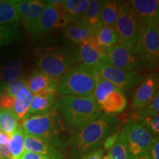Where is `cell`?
I'll use <instances>...</instances> for the list:
<instances>
[{
    "mask_svg": "<svg viewBox=\"0 0 159 159\" xmlns=\"http://www.w3.org/2000/svg\"><path fill=\"white\" fill-rule=\"evenodd\" d=\"M34 61L40 71L60 78L79 60L77 52L55 40L48 39L35 48Z\"/></svg>",
    "mask_w": 159,
    "mask_h": 159,
    "instance_id": "6da1fadb",
    "label": "cell"
},
{
    "mask_svg": "<svg viewBox=\"0 0 159 159\" xmlns=\"http://www.w3.org/2000/svg\"><path fill=\"white\" fill-rule=\"evenodd\" d=\"M116 120L113 116L101 114L94 122L81 129L75 138L71 149V159H80L96 150L116 129Z\"/></svg>",
    "mask_w": 159,
    "mask_h": 159,
    "instance_id": "7a4b0ae2",
    "label": "cell"
},
{
    "mask_svg": "<svg viewBox=\"0 0 159 159\" xmlns=\"http://www.w3.org/2000/svg\"><path fill=\"white\" fill-rule=\"evenodd\" d=\"M57 105L48 114L22 119V130L26 134L42 139L60 151H65L67 144L63 139V128L57 112Z\"/></svg>",
    "mask_w": 159,
    "mask_h": 159,
    "instance_id": "3957f363",
    "label": "cell"
},
{
    "mask_svg": "<svg viewBox=\"0 0 159 159\" xmlns=\"http://www.w3.org/2000/svg\"><path fill=\"white\" fill-rule=\"evenodd\" d=\"M61 106L66 122L75 128L82 129L102 113L93 96H63Z\"/></svg>",
    "mask_w": 159,
    "mask_h": 159,
    "instance_id": "277c9868",
    "label": "cell"
},
{
    "mask_svg": "<svg viewBox=\"0 0 159 159\" xmlns=\"http://www.w3.org/2000/svg\"><path fill=\"white\" fill-rule=\"evenodd\" d=\"M94 88V67L80 63L60 77L57 92L61 96L89 97L93 95Z\"/></svg>",
    "mask_w": 159,
    "mask_h": 159,
    "instance_id": "5b68a950",
    "label": "cell"
},
{
    "mask_svg": "<svg viewBox=\"0 0 159 159\" xmlns=\"http://www.w3.org/2000/svg\"><path fill=\"white\" fill-rule=\"evenodd\" d=\"M95 88L92 96L105 114H116L125 111L127 99L122 91L105 80L94 68Z\"/></svg>",
    "mask_w": 159,
    "mask_h": 159,
    "instance_id": "8992f818",
    "label": "cell"
},
{
    "mask_svg": "<svg viewBox=\"0 0 159 159\" xmlns=\"http://www.w3.org/2000/svg\"><path fill=\"white\" fill-rule=\"evenodd\" d=\"M141 63L148 69H156L159 63L158 23L144 25L133 48Z\"/></svg>",
    "mask_w": 159,
    "mask_h": 159,
    "instance_id": "52a82bcc",
    "label": "cell"
},
{
    "mask_svg": "<svg viewBox=\"0 0 159 159\" xmlns=\"http://www.w3.org/2000/svg\"><path fill=\"white\" fill-rule=\"evenodd\" d=\"M143 26L128 2H119L118 16L114 26L118 35L117 44L133 49Z\"/></svg>",
    "mask_w": 159,
    "mask_h": 159,
    "instance_id": "ba28073f",
    "label": "cell"
},
{
    "mask_svg": "<svg viewBox=\"0 0 159 159\" xmlns=\"http://www.w3.org/2000/svg\"><path fill=\"white\" fill-rule=\"evenodd\" d=\"M128 149L129 159H147L153 137L138 122L130 119L122 130Z\"/></svg>",
    "mask_w": 159,
    "mask_h": 159,
    "instance_id": "9c48e42d",
    "label": "cell"
},
{
    "mask_svg": "<svg viewBox=\"0 0 159 159\" xmlns=\"http://www.w3.org/2000/svg\"><path fill=\"white\" fill-rule=\"evenodd\" d=\"M99 63L128 71H138L142 64L133 49L120 44L102 49Z\"/></svg>",
    "mask_w": 159,
    "mask_h": 159,
    "instance_id": "30bf717a",
    "label": "cell"
},
{
    "mask_svg": "<svg viewBox=\"0 0 159 159\" xmlns=\"http://www.w3.org/2000/svg\"><path fill=\"white\" fill-rule=\"evenodd\" d=\"M64 2L45 1L46 5L42 14L30 32L33 41L44 38L52 30L55 29L59 17L66 15Z\"/></svg>",
    "mask_w": 159,
    "mask_h": 159,
    "instance_id": "8fae6325",
    "label": "cell"
},
{
    "mask_svg": "<svg viewBox=\"0 0 159 159\" xmlns=\"http://www.w3.org/2000/svg\"><path fill=\"white\" fill-rule=\"evenodd\" d=\"M94 68L103 79L112 83L123 92L140 84L144 78L136 71L121 70L102 63H99Z\"/></svg>",
    "mask_w": 159,
    "mask_h": 159,
    "instance_id": "7c38bea8",
    "label": "cell"
},
{
    "mask_svg": "<svg viewBox=\"0 0 159 159\" xmlns=\"http://www.w3.org/2000/svg\"><path fill=\"white\" fill-rule=\"evenodd\" d=\"M158 80L156 75H150L144 78L135 92L132 102L134 110L141 112L144 110L158 92Z\"/></svg>",
    "mask_w": 159,
    "mask_h": 159,
    "instance_id": "4fadbf2b",
    "label": "cell"
},
{
    "mask_svg": "<svg viewBox=\"0 0 159 159\" xmlns=\"http://www.w3.org/2000/svg\"><path fill=\"white\" fill-rule=\"evenodd\" d=\"M27 83V88L33 94H56L58 91L59 78L50 76L39 69H34L32 71Z\"/></svg>",
    "mask_w": 159,
    "mask_h": 159,
    "instance_id": "5bb4252c",
    "label": "cell"
},
{
    "mask_svg": "<svg viewBox=\"0 0 159 159\" xmlns=\"http://www.w3.org/2000/svg\"><path fill=\"white\" fill-rule=\"evenodd\" d=\"M128 3L144 25L158 23V0H131Z\"/></svg>",
    "mask_w": 159,
    "mask_h": 159,
    "instance_id": "9a60e30c",
    "label": "cell"
},
{
    "mask_svg": "<svg viewBox=\"0 0 159 159\" xmlns=\"http://www.w3.org/2000/svg\"><path fill=\"white\" fill-rule=\"evenodd\" d=\"M25 150L42 155L50 159H65L61 151L49 143L42 139L26 134L25 135Z\"/></svg>",
    "mask_w": 159,
    "mask_h": 159,
    "instance_id": "2e32d148",
    "label": "cell"
},
{
    "mask_svg": "<svg viewBox=\"0 0 159 159\" xmlns=\"http://www.w3.org/2000/svg\"><path fill=\"white\" fill-rule=\"evenodd\" d=\"M101 51L102 49L97 42L96 36L91 35L80 46L77 57L83 64L94 67L100 62Z\"/></svg>",
    "mask_w": 159,
    "mask_h": 159,
    "instance_id": "e0dca14e",
    "label": "cell"
},
{
    "mask_svg": "<svg viewBox=\"0 0 159 159\" xmlns=\"http://www.w3.org/2000/svg\"><path fill=\"white\" fill-rule=\"evenodd\" d=\"M56 105V95L52 93L33 94L30 106L25 118L48 114ZM24 118V119H25Z\"/></svg>",
    "mask_w": 159,
    "mask_h": 159,
    "instance_id": "ac0fdd59",
    "label": "cell"
},
{
    "mask_svg": "<svg viewBox=\"0 0 159 159\" xmlns=\"http://www.w3.org/2000/svg\"><path fill=\"white\" fill-rule=\"evenodd\" d=\"M101 7L102 1L91 0L89 2L88 7L82 19L90 30L91 35L94 36H96L99 29L102 26Z\"/></svg>",
    "mask_w": 159,
    "mask_h": 159,
    "instance_id": "d6986e66",
    "label": "cell"
},
{
    "mask_svg": "<svg viewBox=\"0 0 159 159\" xmlns=\"http://www.w3.org/2000/svg\"><path fill=\"white\" fill-rule=\"evenodd\" d=\"M63 34L71 42L80 45L91 35L88 26L82 20L79 22L71 24L64 27Z\"/></svg>",
    "mask_w": 159,
    "mask_h": 159,
    "instance_id": "ffe728a7",
    "label": "cell"
},
{
    "mask_svg": "<svg viewBox=\"0 0 159 159\" xmlns=\"http://www.w3.org/2000/svg\"><path fill=\"white\" fill-rule=\"evenodd\" d=\"M89 0H66L64 2L66 15L71 24H75L83 19Z\"/></svg>",
    "mask_w": 159,
    "mask_h": 159,
    "instance_id": "44dd1931",
    "label": "cell"
},
{
    "mask_svg": "<svg viewBox=\"0 0 159 159\" xmlns=\"http://www.w3.org/2000/svg\"><path fill=\"white\" fill-rule=\"evenodd\" d=\"M33 94L27 87L24 88L19 91L16 96L14 97L12 111L18 117L20 121L25 118L29 110Z\"/></svg>",
    "mask_w": 159,
    "mask_h": 159,
    "instance_id": "7402d4cb",
    "label": "cell"
},
{
    "mask_svg": "<svg viewBox=\"0 0 159 159\" xmlns=\"http://www.w3.org/2000/svg\"><path fill=\"white\" fill-rule=\"evenodd\" d=\"M46 5L45 2L39 0H32L29 11L25 16L21 18L24 27L28 33L32 30L35 24L42 14Z\"/></svg>",
    "mask_w": 159,
    "mask_h": 159,
    "instance_id": "603a6c76",
    "label": "cell"
},
{
    "mask_svg": "<svg viewBox=\"0 0 159 159\" xmlns=\"http://www.w3.org/2000/svg\"><path fill=\"white\" fill-rule=\"evenodd\" d=\"M20 120L11 109H0V130L9 137L20 128Z\"/></svg>",
    "mask_w": 159,
    "mask_h": 159,
    "instance_id": "cb8c5ba5",
    "label": "cell"
},
{
    "mask_svg": "<svg viewBox=\"0 0 159 159\" xmlns=\"http://www.w3.org/2000/svg\"><path fill=\"white\" fill-rule=\"evenodd\" d=\"M22 69V61L16 59L0 68V83L3 85L19 78Z\"/></svg>",
    "mask_w": 159,
    "mask_h": 159,
    "instance_id": "d4e9b609",
    "label": "cell"
},
{
    "mask_svg": "<svg viewBox=\"0 0 159 159\" xmlns=\"http://www.w3.org/2000/svg\"><path fill=\"white\" fill-rule=\"evenodd\" d=\"M97 42L100 48H108L118 42V35L114 27L102 25L96 35Z\"/></svg>",
    "mask_w": 159,
    "mask_h": 159,
    "instance_id": "484cf974",
    "label": "cell"
},
{
    "mask_svg": "<svg viewBox=\"0 0 159 159\" xmlns=\"http://www.w3.org/2000/svg\"><path fill=\"white\" fill-rule=\"evenodd\" d=\"M19 38V22L0 25V47L16 42Z\"/></svg>",
    "mask_w": 159,
    "mask_h": 159,
    "instance_id": "4316f807",
    "label": "cell"
},
{
    "mask_svg": "<svg viewBox=\"0 0 159 159\" xmlns=\"http://www.w3.org/2000/svg\"><path fill=\"white\" fill-rule=\"evenodd\" d=\"M119 2L116 1H102L101 7V16L102 25L114 27L118 16Z\"/></svg>",
    "mask_w": 159,
    "mask_h": 159,
    "instance_id": "83f0119b",
    "label": "cell"
},
{
    "mask_svg": "<svg viewBox=\"0 0 159 159\" xmlns=\"http://www.w3.org/2000/svg\"><path fill=\"white\" fill-rule=\"evenodd\" d=\"M20 18L15 6V0L0 1V25L19 22Z\"/></svg>",
    "mask_w": 159,
    "mask_h": 159,
    "instance_id": "f1b7e54d",
    "label": "cell"
},
{
    "mask_svg": "<svg viewBox=\"0 0 159 159\" xmlns=\"http://www.w3.org/2000/svg\"><path fill=\"white\" fill-rule=\"evenodd\" d=\"M25 132L19 128L10 136L9 148L14 159H19L25 151Z\"/></svg>",
    "mask_w": 159,
    "mask_h": 159,
    "instance_id": "f546056e",
    "label": "cell"
},
{
    "mask_svg": "<svg viewBox=\"0 0 159 159\" xmlns=\"http://www.w3.org/2000/svg\"><path fill=\"white\" fill-rule=\"evenodd\" d=\"M136 120L152 135L153 138H158L159 114L154 116H139V118Z\"/></svg>",
    "mask_w": 159,
    "mask_h": 159,
    "instance_id": "4dcf8cb0",
    "label": "cell"
},
{
    "mask_svg": "<svg viewBox=\"0 0 159 159\" xmlns=\"http://www.w3.org/2000/svg\"><path fill=\"white\" fill-rule=\"evenodd\" d=\"M110 154L111 159H129L125 135L123 134L122 130L119 132L116 143L111 149Z\"/></svg>",
    "mask_w": 159,
    "mask_h": 159,
    "instance_id": "1f68e13d",
    "label": "cell"
},
{
    "mask_svg": "<svg viewBox=\"0 0 159 159\" xmlns=\"http://www.w3.org/2000/svg\"><path fill=\"white\" fill-rule=\"evenodd\" d=\"M27 87V80L22 78H18L13 82L4 85L2 94L11 97H15L20 90Z\"/></svg>",
    "mask_w": 159,
    "mask_h": 159,
    "instance_id": "d6a6232c",
    "label": "cell"
},
{
    "mask_svg": "<svg viewBox=\"0 0 159 159\" xmlns=\"http://www.w3.org/2000/svg\"><path fill=\"white\" fill-rule=\"evenodd\" d=\"M159 112V93L158 92L152 99V101L145 108L139 112L140 116H154L158 114Z\"/></svg>",
    "mask_w": 159,
    "mask_h": 159,
    "instance_id": "836d02e7",
    "label": "cell"
},
{
    "mask_svg": "<svg viewBox=\"0 0 159 159\" xmlns=\"http://www.w3.org/2000/svg\"><path fill=\"white\" fill-rule=\"evenodd\" d=\"M147 159H159V140L154 138L151 144L150 152Z\"/></svg>",
    "mask_w": 159,
    "mask_h": 159,
    "instance_id": "e575fe53",
    "label": "cell"
},
{
    "mask_svg": "<svg viewBox=\"0 0 159 159\" xmlns=\"http://www.w3.org/2000/svg\"><path fill=\"white\" fill-rule=\"evenodd\" d=\"M14 97L6 96L2 94L0 97V109H11L13 108Z\"/></svg>",
    "mask_w": 159,
    "mask_h": 159,
    "instance_id": "d590c367",
    "label": "cell"
},
{
    "mask_svg": "<svg viewBox=\"0 0 159 159\" xmlns=\"http://www.w3.org/2000/svg\"><path fill=\"white\" fill-rule=\"evenodd\" d=\"M102 156L103 150L102 148H98L84 155L80 159H102Z\"/></svg>",
    "mask_w": 159,
    "mask_h": 159,
    "instance_id": "8d00e7d4",
    "label": "cell"
},
{
    "mask_svg": "<svg viewBox=\"0 0 159 159\" xmlns=\"http://www.w3.org/2000/svg\"><path fill=\"white\" fill-rule=\"evenodd\" d=\"M119 133L117 132H113L112 134H111L108 136V138L105 140V142L103 144H104V147L106 150H111V148H113L115 143L116 142V139L118 138Z\"/></svg>",
    "mask_w": 159,
    "mask_h": 159,
    "instance_id": "74e56055",
    "label": "cell"
},
{
    "mask_svg": "<svg viewBox=\"0 0 159 159\" xmlns=\"http://www.w3.org/2000/svg\"><path fill=\"white\" fill-rule=\"evenodd\" d=\"M19 159H50L42 155H40L35 152H29V151H24V152L20 157Z\"/></svg>",
    "mask_w": 159,
    "mask_h": 159,
    "instance_id": "f35d334b",
    "label": "cell"
},
{
    "mask_svg": "<svg viewBox=\"0 0 159 159\" xmlns=\"http://www.w3.org/2000/svg\"><path fill=\"white\" fill-rule=\"evenodd\" d=\"M102 159H111V156L110 152H108V153L107 154L106 156H105L102 157Z\"/></svg>",
    "mask_w": 159,
    "mask_h": 159,
    "instance_id": "ab89813d",
    "label": "cell"
},
{
    "mask_svg": "<svg viewBox=\"0 0 159 159\" xmlns=\"http://www.w3.org/2000/svg\"><path fill=\"white\" fill-rule=\"evenodd\" d=\"M2 87H3V85L0 83V97H1L2 93Z\"/></svg>",
    "mask_w": 159,
    "mask_h": 159,
    "instance_id": "60d3db41",
    "label": "cell"
},
{
    "mask_svg": "<svg viewBox=\"0 0 159 159\" xmlns=\"http://www.w3.org/2000/svg\"><path fill=\"white\" fill-rule=\"evenodd\" d=\"M0 159H4L3 158H2V157L1 156H0Z\"/></svg>",
    "mask_w": 159,
    "mask_h": 159,
    "instance_id": "b9f144b4",
    "label": "cell"
}]
</instances>
